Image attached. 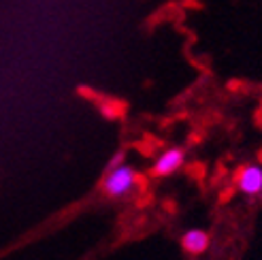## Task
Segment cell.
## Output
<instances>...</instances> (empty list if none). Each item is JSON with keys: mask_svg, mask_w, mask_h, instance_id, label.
<instances>
[{"mask_svg": "<svg viewBox=\"0 0 262 260\" xmlns=\"http://www.w3.org/2000/svg\"><path fill=\"white\" fill-rule=\"evenodd\" d=\"M135 188H137V171L126 162L111 166L107 177L102 181V190L111 199H124Z\"/></svg>", "mask_w": 262, "mask_h": 260, "instance_id": "1", "label": "cell"}, {"mask_svg": "<svg viewBox=\"0 0 262 260\" xmlns=\"http://www.w3.org/2000/svg\"><path fill=\"white\" fill-rule=\"evenodd\" d=\"M183 160H186V154H183L181 147H168L158 156V158H156L151 171L158 177H166V175L175 173L177 168L183 164Z\"/></svg>", "mask_w": 262, "mask_h": 260, "instance_id": "2", "label": "cell"}, {"mask_svg": "<svg viewBox=\"0 0 262 260\" xmlns=\"http://www.w3.org/2000/svg\"><path fill=\"white\" fill-rule=\"evenodd\" d=\"M239 190L245 197H260L262 194V166L247 164L239 173Z\"/></svg>", "mask_w": 262, "mask_h": 260, "instance_id": "3", "label": "cell"}, {"mask_svg": "<svg viewBox=\"0 0 262 260\" xmlns=\"http://www.w3.org/2000/svg\"><path fill=\"white\" fill-rule=\"evenodd\" d=\"M181 245H183V250L190 254H203L209 248V232L203 228H190L183 232Z\"/></svg>", "mask_w": 262, "mask_h": 260, "instance_id": "4", "label": "cell"}]
</instances>
